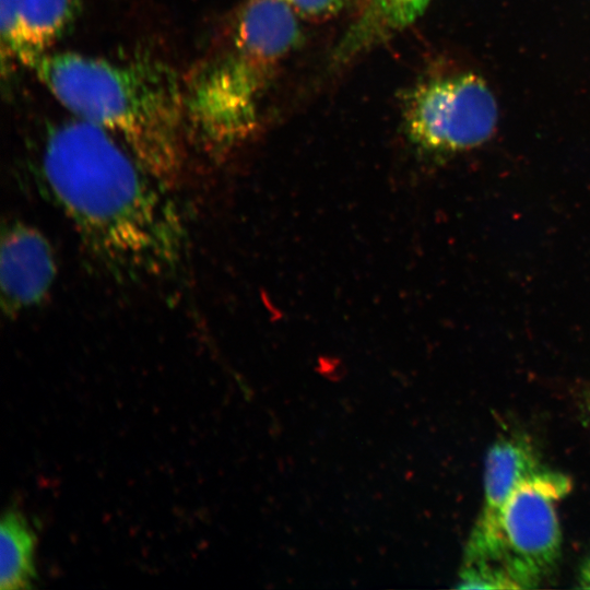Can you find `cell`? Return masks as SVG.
<instances>
[{"label":"cell","mask_w":590,"mask_h":590,"mask_svg":"<svg viewBox=\"0 0 590 590\" xmlns=\"http://www.w3.org/2000/svg\"><path fill=\"white\" fill-rule=\"evenodd\" d=\"M404 130L429 156H447L485 142L497 121V105L485 82L472 73L436 78L405 97Z\"/></svg>","instance_id":"5b68a950"},{"label":"cell","mask_w":590,"mask_h":590,"mask_svg":"<svg viewBox=\"0 0 590 590\" xmlns=\"http://www.w3.org/2000/svg\"><path fill=\"white\" fill-rule=\"evenodd\" d=\"M566 474L545 467L511 492L500 516L498 555L517 589H532L556 567L562 552L557 504L570 492Z\"/></svg>","instance_id":"277c9868"},{"label":"cell","mask_w":590,"mask_h":590,"mask_svg":"<svg viewBox=\"0 0 590 590\" xmlns=\"http://www.w3.org/2000/svg\"><path fill=\"white\" fill-rule=\"evenodd\" d=\"M300 40L284 0H244L222 47L185 85L187 132L214 158L255 131L264 93Z\"/></svg>","instance_id":"3957f363"},{"label":"cell","mask_w":590,"mask_h":590,"mask_svg":"<svg viewBox=\"0 0 590 590\" xmlns=\"http://www.w3.org/2000/svg\"><path fill=\"white\" fill-rule=\"evenodd\" d=\"M76 118L116 138L170 189L186 164V92L174 69L151 57L111 61L49 52L33 67Z\"/></svg>","instance_id":"7a4b0ae2"},{"label":"cell","mask_w":590,"mask_h":590,"mask_svg":"<svg viewBox=\"0 0 590 590\" xmlns=\"http://www.w3.org/2000/svg\"><path fill=\"white\" fill-rule=\"evenodd\" d=\"M38 176L87 253L114 280L173 274L186 249L170 189L110 133L80 118L52 127Z\"/></svg>","instance_id":"6da1fadb"},{"label":"cell","mask_w":590,"mask_h":590,"mask_svg":"<svg viewBox=\"0 0 590 590\" xmlns=\"http://www.w3.org/2000/svg\"><path fill=\"white\" fill-rule=\"evenodd\" d=\"M583 404L586 408V413L590 420V388L586 390V393L583 397Z\"/></svg>","instance_id":"4fadbf2b"},{"label":"cell","mask_w":590,"mask_h":590,"mask_svg":"<svg viewBox=\"0 0 590 590\" xmlns=\"http://www.w3.org/2000/svg\"><path fill=\"white\" fill-rule=\"evenodd\" d=\"M543 464L524 436L496 439L484 461L483 503L465 546L463 565L494 564L498 555L503 508L515 487Z\"/></svg>","instance_id":"52a82bcc"},{"label":"cell","mask_w":590,"mask_h":590,"mask_svg":"<svg viewBox=\"0 0 590 590\" xmlns=\"http://www.w3.org/2000/svg\"><path fill=\"white\" fill-rule=\"evenodd\" d=\"M578 587L583 589H590V555L580 566L578 574Z\"/></svg>","instance_id":"7c38bea8"},{"label":"cell","mask_w":590,"mask_h":590,"mask_svg":"<svg viewBox=\"0 0 590 590\" xmlns=\"http://www.w3.org/2000/svg\"><path fill=\"white\" fill-rule=\"evenodd\" d=\"M298 17L322 21L342 11L352 0H284Z\"/></svg>","instance_id":"8fae6325"},{"label":"cell","mask_w":590,"mask_h":590,"mask_svg":"<svg viewBox=\"0 0 590 590\" xmlns=\"http://www.w3.org/2000/svg\"><path fill=\"white\" fill-rule=\"evenodd\" d=\"M36 534L24 512L7 508L0 526V588H32L36 579Z\"/></svg>","instance_id":"30bf717a"},{"label":"cell","mask_w":590,"mask_h":590,"mask_svg":"<svg viewBox=\"0 0 590 590\" xmlns=\"http://www.w3.org/2000/svg\"><path fill=\"white\" fill-rule=\"evenodd\" d=\"M2 52L33 68L69 30L78 0H1Z\"/></svg>","instance_id":"ba28073f"},{"label":"cell","mask_w":590,"mask_h":590,"mask_svg":"<svg viewBox=\"0 0 590 590\" xmlns=\"http://www.w3.org/2000/svg\"><path fill=\"white\" fill-rule=\"evenodd\" d=\"M430 0H364L359 13L334 51L339 62L347 61L411 25Z\"/></svg>","instance_id":"9c48e42d"},{"label":"cell","mask_w":590,"mask_h":590,"mask_svg":"<svg viewBox=\"0 0 590 590\" xmlns=\"http://www.w3.org/2000/svg\"><path fill=\"white\" fill-rule=\"evenodd\" d=\"M57 274L55 250L40 229L19 219L2 223L0 305L5 318L16 319L42 305Z\"/></svg>","instance_id":"8992f818"}]
</instances>
